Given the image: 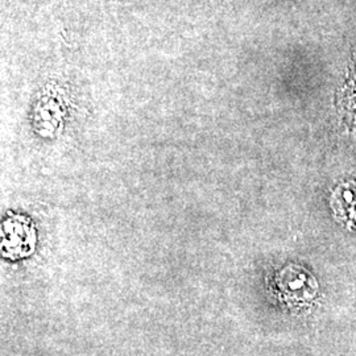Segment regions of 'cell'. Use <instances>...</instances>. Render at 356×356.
Listing matches in <instances>:
<instances>
[{"instance_id": "1", "label": "cell", "mask_w": 356, "mask_h": 356, "mask_svg": "<svg viewBox=\"0 0 356 356\" xmlns=\"http://www.w3.org/2000/svg\"><path fill=\"white\" fill-rule=\"evenodd\" d=\"M280 284L291 298L312 301L318 293V282L302 268H286L281 275Z\"/></svg>"}, {"instance_id": "2", "label": "cell", "mask_w": 356, "mask_h": 356, "mask_svg": "<svg viewBox=\"0 0 356 356\" xmlns=\"http://www.w3.org/2000/svg\"><path fill=\"white\" fill-rule=\"evenodd\" d=\"M330 204L338 220L356 229V181L341 182L331 193Z\"/></svg>"}]
</instances>
